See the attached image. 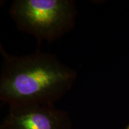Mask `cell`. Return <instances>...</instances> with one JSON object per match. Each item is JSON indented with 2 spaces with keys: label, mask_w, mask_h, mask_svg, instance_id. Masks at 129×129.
<instances>
[{
  "label": "cell",
  "mask_w": 129,
  "mask_h": 129,
  "mask_svg": "<svg viewBox=\"0 0 129 129\" xmlns=\"http://www.w3.org/2000/svg\"><path fill=\"white\" fill-rule=\"evenodd\" d=\"M2 66L0 100L9 108L55 105L70 91L78 73L55 56L40 50L24 55H9L1 45Z\"/></svg>",
  "instance_id": "6da1fadb"
},
{
  "label": "cell",
  "mask_w": 129,
  "mask_h": 129,
  "mask_svg": "<svg viewBox=\"0 0 129 129\" xmlns=\"http://www.w3.org/2000/svg\"><path fill=\"white\" fill-rule=\"evenodd\" d=\"M9 13L22 32L52 42L73 29L78 10L73 0H14Z\"/></svg>",
  "instance_id": "7a4b0ae2"
},
{
  "label": "cell",
  "mask_w": 129,
  "mask_h": 129,
  "mask_svg": "<svg viewBox=\"0 0 129 129\" xmlns=\"http://www.w3.org/2000/svg\"><path fill=\"white\" fill-rule=\"evenodd\" d=\"M5 129H72L69 114L55 105H29L9 108L1 123Z\"/></svg>",
  "instance_id": "3957f363"
},
{
  "label": "cell",
  "mask_w": 129,
  "mask_h": 129,
  "mask_svg": "<svg viewBox=\"0 0 129 129\" xmlns=\"http://www.w3.org/2000/svg\"><path fill=\"white\" fill-rule=\"evenodd\" d=\"M0 129H5V128L3 127V126H2V125H0Z\"/></svg>",
  "instance_id": "277c9868"
},
{
  "label": "cell",
  "mask_w": 129,
  "mask_h": 129,
  "mask_svg": "<svg viewBox=\"0 0 129 129\" xmlns=\"http://www.w3.org/2000/svg\"><path fill=\"white\" fill-rule=\"evenodd\" d=\"M126 129H129V125L127 126V128H126Z\"/></svg>",
  "instance_id": "5b68a950"
}]
</instances>
